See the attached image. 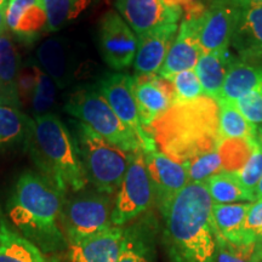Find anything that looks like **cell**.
Listing matches in <instances>:
<instances>
[{"label": "cell", "mask_w": 262, "mask_h": 262, "mask_svg": "<svg viewBox=\"0 0 262 262\" xmlns=\"http://www.w3.org/2000/svg\"><path fill=\"white\" fill-rule=\"evenodd\" d=\"M0 106L14 107L18 108V110L22 107V103L19 102L17 98H15L8 90H6V88L4 86L2 80H0Z\"/></svg>", "instance_id": "74e56055"}, {"label": "cell", "mask_w": 262, "mask_h": 262, "mask_svg": "<svg viewBox=\"0 0 262 262\" xmlns=\"http://www.w3.org/2000/svg\"><path fill=\"white\" fill-rule=\"evenodd\" d=\"M205 182H188L162 215L171 262H214L216 233Z\"/></svg>", "instance_id": "6da1fadb"}, {"label": "cell", "mask_w": 262, "mask_h": 262, "mask_svg": "<svg viewBox=\"0 0 262 262\" xmlns=\"http://www.w3.org/2000/svg\"><path fill=\"white\" fill-rule=\"evenodd\" d=\"M205 11L198 19L202 54L228 50L242 6L235 0H205Z\"/></svg>", "instance_id": "7c38bea8"}, {"label": "cell", "mask_w": 262, "mask_h": 262, "mask_svg": "<svg viewBox=\"0 0 262 262\" xmlns=\"http://www.w3.org/2000/svg\"><path fill=\"white\" fill-rule=\"evenodd\" d=\"M5 17L10 35L24 44H33L50 33L42 0H10Z\"/></svg>", "instance_id": "9a60e30c"}, {"label": "cell", "mask_w": 262, "mask_h": 262, "mask_svg": "<svg viewBox=\"0 0 262 262\" xmlns=\"http://www.w3.org/2000/svg\"><path fill=\"white\" fill-rule=\"evenodd\" d=\"M261 94H262V88H261Z\"/></svg>", "instance_id": "ee69618b"}, {"label": "cell", "mask_w": 262, "mask_h": 262, "mask_svg": "<svg viewBox=\"0 0 262 262\" xmlns=\"http://www.w3.org/2000/svg\"><path fill=\"white\" fill-rule=\"evenodd\" d=\"M254 262H262V233L254 243V253H253Z\"/></svg>", "instance_id": "f35d334b"}, {"label": "cell", "mask_w": 262, "mask_h": 262, "mask_svg": "<svg viewBox=\"0 0 262 262\" xmlns=\"http://www.w3.org/2000/svg\"><path fill=\"white\" fill-rule=\"evenodd\" d=\"M219 103L203 96L173 103L148 129L160 152L180 164L217 148Z\"/></svg>", "instance_id": "3957f363"}, {"label": "cell", "mask_w": 262, "mask_h": 262, "mask_svg": "<svg viewBox=\"0 0 262 262\" xmlns=\"http://www.w3.org/2000/svg\"><path fill=\"white\" fill-rule=\"evenodd\" d=\"M57 85L47 73L37 66V78L33 89L29 106L32 108L33 118L51 113L57 96Z\"/></svg>", "instance_id": "1f68e13d"}, {"label": "cell", "mask_w": 262, "mask_h": 262, "mask_svg": "<svg viewBox=\"0 0 262 262\" xmlns=\"http://www.w3.org/2000/svg\"><path fill=\"white\" fill-rule=\"evenodd\" d=\"M64 195L41 173L28 170L19 175L8 201L11 225L47 255L68 248L60 227Z\"/></svg>", "instance_id": "7a4b0ae2"}, {"label": "cell", "mask_w": 262, "mask_h": 262, "mask_svg": "<svg viewBox=\"0 0 262 262\" xmlns=\"http://www.w3.org/2000/svg\"><path fill=\"white\" fill-rule=\"evenodd\" d=\"M206 188L216 204H234L237 202H255V193L248 189L234 172L222 171L205 181Z\"/></svg>", "instance_id": "484cf974"}, {"label": "cell", "mask_w": 262, "mask_h": 262, "mask_svg": "<svg viewBox=\"0 0 262 262\" xmlns=\"http://www.w3.org/2000/svg\"><path fill=\"white\" fill-rule=\"evenodd\" d=\"M93 0H42L47 11L49 31L58 32L78 18Z\"/></svg>", "instance_id": "f546056e"}, {"label": "cell", "mask_w": 262, "mask_h": 262, "mask_svg": "<svg viewBox=\"0 0 262 262\" xmlns=\"http://www.w3.org/2000/svg\"><path fill=\"white\" fill-rule=\"evenodd\" d=\"M178 31L179 25H166L137 35V51L133 63L136 75L158 74Z\"/></svg>", "instance_id": "e0dca14e"}, {"label": "cell", "mask_w": 262, "mask_h": 262, "mask_svg": "<svg viewBox=\"0 0 262 262\" xmlns=\"http://www.w3.org/2000/svg\"><path fill=\"white\" fill-rule=\"evenodd\" d=\"M219 103V136L225 139H254L257 127L242 116L234 103L220 101Z\"/></svg>", "instance_id": "83f0119b"}, {"label": "cell", "mask_w": 262, "mask_h": 262, "mask_svg": "<svg viewBox=\"0 0 262 262\" xmlns=\"http://www.w3.org/2000/svg\"><path fill=\"white\" fill-rule=\"evenodd\" d=\"M253 253L254 244H231L222 239L220 235H217L214 262H254Z\"/></svg>", "instance_id": "e575fe53"}, {"label": "cell", "mask_w": 262, "mask_h": 262, "mask_svg": "<svg viewBox=\"0 0 262 262\" xmlns=\"http://www.w3.org/2000/svg\"><path fill=\"white\" fill-rule=\"evenodd\" d=\"M118 262H156V226L150 219L124 228Z\"/></svg>", "instance_id": "44dd1931"}, {"label": "cell", "mask_w": 262, "mask_h": 262, "mask_svg": "<svg viewBox=\"0 0 262 262\" xmlns=\"http://www.w3.org/2000/svg\"><path fill=\"white\" fill-rule=\"evenodd\" d=\"M145 159L155 191V204L163 215L173 198L189 182L187 168L185 164L170 159L158 149L145 153Z\"/></svg>", "instance_id": "4fadbf2b"}, {"label": "cell", "mask_w": 262, "mask_h": 262, "mask_svg": "<svg viewBox=\"0 0 262 262\" xmlns=\"http://www.w3.org/2000/svg\"><path fill=\"white\" fill-rule=\"evenodd\" d=\"M262 233V196L251 203L243 226V244L250 245Z\"/></svg>", "instance_id": "8d00e7d4"}, {"label": "cell", "mask_w": 262, "mask_h": 262, "mask_svg": "<svg viewBox=\"0 0 262 262\" xmlns=\"http://www.w3.org/2000/svg\"><path fill=\"white\" fill-rule=\"evenodd\" d=\"M133 84L134 77L131 75L108 73L101 78L96 86L118 118L136 134L142 143L143 152L147 153L157 149V145L141 124Z\"/></svg>", "instance_id": "30bf717a"}, {"label": "cell", "mask_w": 262, "mask_h": 262, "mask_svg": "<svg viewBox=\"0 0 262 262\" xmlns=\"http://www.w3.org/2000/svg\"><path fill=\"white\" fill-rule=\"evenodd\" d=\"M232 58L233 56L229 54V49L201 55L194 71L202 84L204 96L216 101L220 100L222 86Z\"/></svg>", "instance_id": "603a6c76"}, {"label": "cell", "mask_w": 262, "mask_h": 262, "mask_svg": "<svg viewBox=\"0 0 262 262\" xmlns=\"http://www.w3.org/2000/svg\"><path fill=\"white\" fill-rule=\"evenodd\" d=\"M231 45L241 60L262 64V4L241 9Z\"/></svg>", "instance_id": "ffe728a7"}, {"label": "cell", "mask_w": 262, "mask_h": 262, "mask_svg": "<svg viewBox=\"0 0 262 262\" xmlns=\"http://www.w3.org/2000/svg\"><path fill=\"white\" fill-rule=\"evenodd\" d=\"M199 18L181 19L175 40L158 72L159 77L171 80L180 72L194 70L202 55L198 38Z\"/></svg>", "instance_id": "2e32d148"}, {"label": "cell", "mask_w": 262, "mask_h": 262, "mask_svg": "<svg viewBox=\"0 0 262 262\" xmlns=\"http://www.w3.org/2000/svg\"><path fill=\"white\" fill-rule=\"evenodd\" d=\"M189 182H205L211 176L224 171L222 160L217 148L205 153L185 164Z\"/></svg>", "instance_id": "d6a6232c"}, {"label": "cell", "mask_w": 262, "mask_h": 262, "mask_svg": "<svg viewBox=\"0 0 262 262\" xmlns=\"http://www.w3.org/2000/svg\"><path fill=\"white\" fill-rule=\"evenodd\" d=\"M251 203L214 204L211 209L212 222L217 235L231 244H243V226Z\"/></svg>", "instance_id": "d4e9b609"}, {"label": "cell", "mask_w": 262, "mask_h": 262, "mask_svg": "<svg viewBox=\"0 0 262 262\" xmlns=\"http://www.w3.org/2000/svg\"><path fill=\"white\" fill-rule=\"evenodd\" d=\"M0 262H55L0 219Z\"/></svg>", "instance_id": "cb8c5ba5"}, {"label": "cell", "mask_w": 262, "mask_h": 262, "mask_svg": "<svg viewBox=\"0 0 262 262\" xmlns=\"http://www.w3.org/2000/svg\"><path fill=\"white\" fill-rule=\"evenodd\" d=\"M37 64L57 85L66 89L74 80L75 61L67 40L58 37L44 39L35 51Z\"/></svg>", "instance_id": "ac0fdd59"}, {"label": "cell", "mask_w": 262, "mask_h": 262, "mask_svg": "<svg viewBox=\"0 0 262 262\" xmlns=\"http://www.w3.org/2000/svg\"><path fill=\"white\" fill-rule=\"evenodd\" d=\"M32 118L21 110L0 106V153L26 145Z\"/></svg>", "instance_id": "4316f807"}, {"label": "cell", "mask_w": 262, "mask_h": 262, "mask_svg": "<svg viewBox=\"0 0 262 262\" xmlns=\"http://www.w3.org/2000/svg\"><path fill=\"white\" fill-rule=\"evenodd\" d=\"M72 134L88 185L101 193L114 195L120 187L131 153L118 148L79 120H72Z\"/></svg>", "instance_id": "5b68a950"}, {"label": "cell", "mask_w": 262, "mask_h": 262, "mask_svg": "<svg viewBox=\"0 0 262 262\" xmlns=\"http://www.w3.org/2000/svg\"><path fill=\"white\" fill-rule=\"evenodd\" d=\"M113 195L85 187L64 195L60 227L68 245L112 227Z\"/></svg>", "instance_id": "52a82bcc"}, {"label": "cell", "mask_w": 262, "mask_h": 262, "mask_svg": "<svg viewBox=\"0 0 262 262\" xmlns=\"http://www.w3.org/2000/svg\"><path fill=\"white\" fill-rule=\"evenodd\" d=\"M239 3V5L242 8H245V6H250V5H261L262 0H237Z\"/></svg>", "instance_id": "60d3db41"}, {"label": "cell", "mask_w": 262, "mask_h": 262, "mask_svg": "<svg viewBox=\"0 0 262 262\" xmlns=\"http://www.w3.org/2000/svg\"><path fill=\"white\" fill-rule=\"evenodd\" d=\"M155 204V191L147 170L145 152L131 153L127 170L118 189L111 222L123 227L139 219Z\"/></svg>", "instance_id": "ba28073f"}, {"label": "cell", "mask_w": 262, "mask_h": 262, "mask_svg": "<svg viewBox=\"0 0 262 262\" xmlns=\"http://www.w3.org/2000/svg\"><path fill=\"white\" fill-rule=\"evenodd\" d=\"M133 90L141 124L148 133L150 125L173 104L175 93L172 84L158 74L135 75Z\"/></svg>", "instance_id": "5bb4252c"}, {"label": "cell", "mask_w": 262, "mask_h": 262, "mask_svg": "<svg viewBox=\"0 0 262 262\" xmlns=\"http://www.w3.org/2000/svg\"><path fill=\"white\" fill-rule=\"evenodd\" d=\"M8 32L6 29V17H5V9H0V35Z\"/></svg>", "instance_id": "ab89813d"}, {"label": "cell", "mask_w": 262, "mask_h": 262, "mask_svg": "<svg viewBox=\"0 0 262 262\" xmlns=\"http://www.w3.org/2000/svg\"><path fill=\"white\" fill-rule=\"evenodd\" d=\"M254 139H225L219 142L222 166L226 172L238 173L253 152Z\"/></svg>", "instance_id": "4dcf8cb0"}, {"label": "cell", "mask_w": 262, "mask_h": 262, "mask_svg": "<svg viewBox=\"0 0 262 262\" xmlns=\"http://www.w3.org/2000/svg\"><path fill=\"white\" fill-rule=\"evenodd\" d=\"M25 148L38 172L64 194L88 187L73 134L56 114L32 118Z\"/></svg>", "instance_id": "277c9868"}, {"label": "cell", "mask_w": 262, "mask_h": 262, "mask_svg": "<svg viewBox=\"0 0 262 262\" xmlns=\"http://www.w3.org/2000/svg\"><path fill=\"white\" fill-rule=\"evenodd\" d=\"M63 108L66 113L86 124L118 148L127 153L143 150L136 134L118 118L97 86L75 88Z\"/></svg>", "instance_id": "8992f818"}, {"label": "cell", "mask_w": 262, "mask_h": 262, "mask_svg": "<svg viewBox=\"0 0 262 262\" xmlns=\"http://www.w3.org/2000/svg\"><path fill=\"white\" fill-rule=\"evenodd\" d=\"M235 107L249 123L257 125L262 124V94L260 89H255L234 102Z\"/></svg>", "instance_id": "d590c367"}, {"label": "cell", "mask_w": 262, "mask_h": 262, "mask_svg": "<svg viewBox=\"0 0 262 262\" xmlns=\"http://www.w3.org/2000/svg\"><path fill=\"white\" fill-rule=\"evenodd\" d=\"M201 0H116L117 12L136 35L178 25Z\"/></svg>", "instance_id": "9c48e42d"}, {"label": "cell", "mask_w": 262, "mask_h": 262, "mask_svg": "<svg viewBox=\"0 0 262 262\" xmlns=\"http://www.w3.org/2000/svg\"><path fill=\"white\" fill-rule=\"evenodd\" d=\"M101 57L113 71H123L134 63L137 35L117 11H107L98 25Z\"/></svg>", "instance_id": "8fae6325"}, {"label": "cell", "mask_w": 262, "mask_h": 262, "mask_svg": "<svg viewBox=\"0 0 262 262\" xmlns=\"http://www.w3.org/2000/svg\"><path fill=\"white\" fill-rule=\"evenodd\" d=\"M262 88V64L232 58L222 86L220 101L234 103L239 97Z\"/></svg>", "instance_id": "7402d4cb"}, {"label": "cell", "mask_w": 262, "mask_h": 262, "mask_svg": "<svg viewBox=\"0 0 262 262\" xmlns=\"http://www.w3.org/2000/svg\"><path fill=\"white\" fill-rule=\"evenodd\" d=\"M175 100L173 103L187 102L204 95L201 81L194 70L180 72L171 80Z\"/></svg>", "instance_id": "836d02e7"}, {"label": "cell", "mask_w": 262, "mask_h": 262, "mask_svg": "<svg viewBox=\"0 0 262 262\" xmlns=\"http://www.w3.org/2000/svg\"><path fill=\"white\" fill-rule=\"evenodd\" d=\"M254 193H255V196H256V199L261 198V196H262V176H261L260 181H258V183H257L256 188H255Z\"/></svg>", "instance_id": "b9f144b4"}, {"label": "cell", "mask_w": 262, "mask_h": 262, "mask_svg": "<svg viewBox=\"0 0 262 262\" xmlns=\"http://www.w3.org/2000/svg\"><path fill=\"white\" fill-rule=\"evenodd\" d=\"M123 227H112L68 245L70 262H118L122 253Z\"/></svg>", "instance_id": "d6986e66"}, {"label": "cell", "mask_w": 262, "mask_h": 262, "mask_svg": "<svg viewBox=\"0 0 262 262\" xmlns=\"http://www.w3.org/2000/svg\"><path fill=\"white\" fill-rule=\"evenodd\" d=\"M22 70L21 57L9 32L0 35V80L6 90L21 102L17 91L19 72Z\"/></svg>", "instance_id": "f1b7e54d"}, {"label": "cell", "mask_w": 262, "mask_h": 262, "mask_svg": "<svg viewBox=\"0 0 262 262\" xmlns=\"http://www.w3.org/2000/svg\"><path fill=\"white\" fill-rule=\"evenodd\" d=\"M10 0H0V9H6Z\"/></svg>", "instance_id": "7bdbcfd3"}]
</instances>
